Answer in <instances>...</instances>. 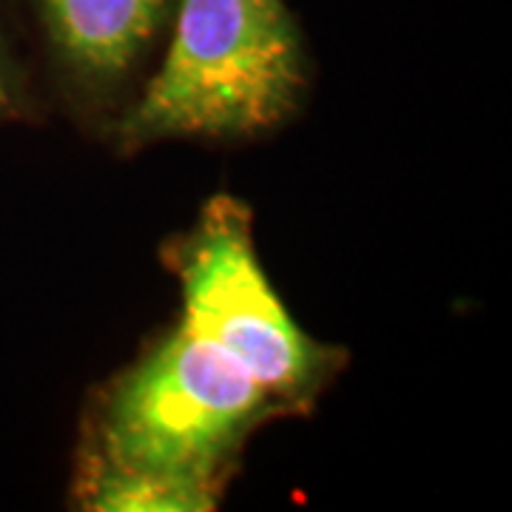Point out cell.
<instances>
[{
	"instance_id": "5",
	"label": "cell",
	"mask_w": 512,
	"mask_h": 512,
	"mask_svg": "<svg viewBox=\"0 0 512 512\" xmlns=\"http://www.w3.org/2000/svg\"><path fill=\"white\" fill-rule=\"evenodd\" d=\"M222 490L220 481L126 467L83 450L74 498L94 512H208Z\"/></svg>"
},
{
	"instance_id": "1",
	"label": "cell",
	"mask_w": 512,
	"mask_h": 512,
	"mask_svg": "<svg viewBox=\"0 0 512 512\" xmlns=\"http://www.w3.org/2000/svg\"><path fill=\"white\" fill-rule=\"evenodd\" d=\"M308 57L285 0H177L160 66L117 123L123 151L163 140H245L288 123Z\"/></svg>"
},
{
	"instance_id": "2",
	"label": "cell",
	"mask_w": 512,
	"mask_h": 512,
	"mask_svg": "<svg viewBox=\"0 0 512 512\" xmlns=\"http://www.w3.org/2000/svg\"><path fill=\"white\" fill-rule=\"evenodd\" d=\"M282 407L222 350L180 325L103 390L86 447L126 467L220 481Z\"/></svg>"
},
{
	"instance_id": "4",
	"label": "cell",
	"mask_w": 512,
	"mask_h": 512,
	"mask_svg": "<svg viewBox=\"0 0 512 512\" xmlns=\"http://www.w3.org/2000/svg\"><path fill=\"white\" fill-rule=\"evenodd\" d=\"M57 72L83 100L109 106L146 69L177 0H35Z\"/></svg>"
},
{
	"instance_id": "3",
	"label": "cell",
	"mask_w": 512,
	"mask_h": 512,
	"mask_svg": "<svg viewBox=\"0 0 512 512\" xmlns=\"http://www.w3.org/2000/svg\"><path fill=\"white\" fill-rule=\"evenodd\" d=\"M251 225V208L220 194L165 248L183 296L180 328L237 362L282 413H302L339 376L345 353L308 336L282 305Z\"/></svg>"
},
{
	"instance_id": "6",
	"label": "cell",
	"mask_w": 512,
	"mask_h": 512,
	"mask_svg": "<svg viewBox=\"0 0 512 512\" xmlns=\"http://www.w3.org/2000/svg\"><path fill=\"white\" fill-rule=\"evenodd\" d=\"M23 111H26V106H23V89H20L18 69L12 63L6 37L0 32V123L18 120Z\"/></svg>"
}]
</instances>
